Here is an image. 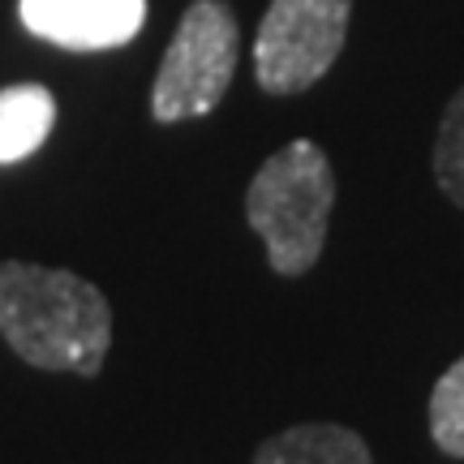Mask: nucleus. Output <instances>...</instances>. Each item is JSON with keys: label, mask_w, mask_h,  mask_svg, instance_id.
Returning a JSON list of instances; mask_svg holds the SVG:
<instances>
[{"label": "nucleus", "mask_w": 464, "mask_h": 464, "mask_svg": "<svg viewBox=\"0 0 464 464\" xmlns=\"http://www.w3.org/2000/svg\"><path fill=\"white\" fill-rule=\"evenodd\" d=\"M335 177L323 147L310 138H293L266 160L246 194L249 228L263 237L276 276H305L327 246Z\"/></svg>", "instance_id": "f03ea898"}, {"label": "nucleus", "mask_w": 464, "mask_h": 464, "mask_svg": "<svg viewBox=\"0 0 464 464\" xmlns=\"http://www.w3.org/2000/svg\"><path fill=\"white\" fill-rule=\"evenodd\" d=\"M434 181L464 211V86L451 95L434 138Z\"/></svg>", "instance_id": "6e6552de"}, {"label": "nucleus", "mask_w": 464, "mask_h": 464, "mask_svg": "<svg viewBox=\"0 0 464 464\" xmlns=\"http://www.w3.org/2000/svg\"><path fill=\"white\" fill-rule=\"evenodd\" d=\"M430 439L443 456L464 460V357L451 365L430 392Z\"/></svg>", "instance_id": "1a4fd4ad"}, {"label": "nucleus", "mask_w": 464, "mask_h": 464, "mask_svg": "<svg viewBox=\"0 0 464 464\" xmlns=\"http://www.w3.org/2000/svg\"><path fill=\"white\" fill-rule=\"evenodd\" d=\"M17 17L44 44L69 52H108L142 31L147 0H17Z\"/></svg>", "instance_id": "39448f33"}, {"label": "nucleus", "mask_w": 464, "mask_h": 464, "mask_svg": "<svg viewBox=\"0 0 464 464\" xmlns=\"http://www.w3.org/2000/svg\"><path fill=\"white\" fill-rule=\"evenodd\" d=\"M353 0H271L254 34V78L266 95H301L335 65Z\"/></svg>", "instance_id": "20e7f679"}, {"label": "nucleus", "mask_w": 464, "mask_h": 464, "mask_svg": "<svg viewBox=\"0 0 464 464\" xmlns=\"http://www.w3.org/2000/svg\"><path fill=\"white\" fill-rule=\"evenodd\" d=\"M254 464H374L365 439L335 421H310L271 434L254 451Z\"/></svg>", "instance_id": "423d86ee"}, {"label": "nucleus", "mask_w": 464, "mask_h": 464, "mask_svg": "<svg viewBox=\"0 0 464 464\" xmlns=\"http://www.w3.org/2000/svg\"><path fill=\"white\" fill-rule=\"evenodd\" d=\"M0 335L26 365L95 379L112 344V305L73 271L0 263Z\"/></svg>", "instance_id": "f257e3e1"}, {"label": "nucleus", "mask_w": 464, "mask_h": 464, "mask_svg": "<svg viewBox=\"0 0 464 464\" xmlns=\"http://www.w3.org/2000/svg\"><path fill=\"white\" fill-rule=\"evenodd\" d=\"M56 125V100L48 86L17 82L0 91V164H17L48 142Z\"/></svg>", "instance_id": "0eeeda50"}, {"label": "nucleus", "mask_w": 464, "mask_h": 464, "mask_svg": "<svg viewBox=\"0 0 464 464\" xmlns=\"http://www.w3.org/2000/svg\"><path fill=\"white\" fill-rule=\"evenodd\" d=\"M232 69H237V17L224 0H194L160 61L150 86V116L160 125L207 116L224 100Z\"/></svg>", "instance_id": "7ed1b4c3"}]
</instances>
